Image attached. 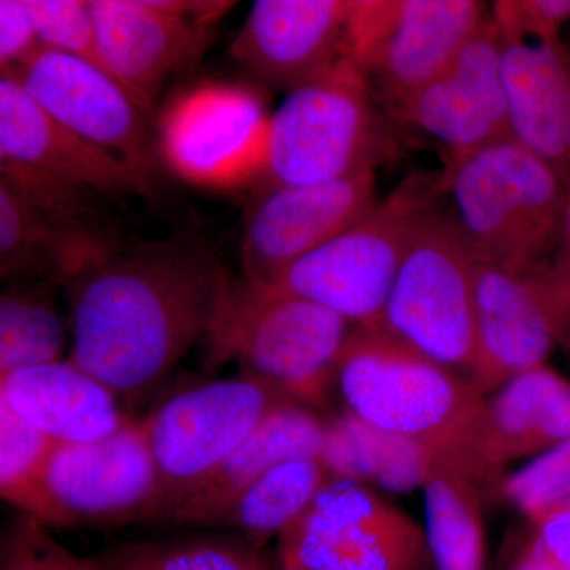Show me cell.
I'll return each mask as SVG.
<instances>
[{
	"label": "cell",
	"instance_id": "6da1fadb",
	"mask_svg": "<svg viewBox=\"0 0 570 570\" xmlns=\"http://www.w3.org/2000/svg\"><path fill=\"white\" fill-rule=\"evenodd\" d=\"M230 284L193 243L116 249L66 285L70 360L121 401L145 396L208 336Z\"/></svg>",
	"mask_w": 570,
	"mask_h": 570
},
{
	"label": "cell",
	"instance_id": "7a4b0ae2",
	"mask_svg": "<svg viewBox=\"0 0 570 570\" xmlns=\"http://www.w3.org/2000/svg\"><path fill=\"white\" fill-rule=\"evenodd\" d=\"M336 389L346 412L367 425L422 442L438 455H469L483 464L487 396L471 379L382 326H355L337 366Z\"/></svg>",
	"mask_w": 570,
	"mask_h": 570
},
{
	"label": "cell",
	"instance_id": "3957f363",
	"mask_svg": "<svg viewBox=\"0 0 570 570\" xmlns=\"http://www.w3.org/2000/svg\"><path fill=\"white\" fill-rule=\"evenodd\" d=\"M355 325L326 307L264 284H230L212 332V363L236 358L242 376L285 401L324 407Z\"/></svg>",
	"mask_w": 570,
	"mask_h": 570
},
{
	"label": "cell",
	"instance_id": "277c9868",
	"mask_svg": "<svg viewBox=\"0 0 570 570\" xmlns=\"http://www.w3.org/2000/svg\"><path fill=\"white\" fill-rule=\"evenodd\" d=\"M450 174L406 176L370 213L332 242L264 284L309 299L355 326H382L385 305L409 247L449 195Z\"/></svg>",
	"mask_w": 570,
	"mask_h": 570
},
{
	"label": "cell",
	"instance_id": "5b68a950",
	"mask_svg": "<svg viewBox=\"0 0 570 570\" xmlns=\"http://www.w3.org/2000/svg\"><path fill=\"white\" fill-rule=\"evenodd\" d=\"M387 116L346 58L287 92L272 112L257 193L376 171L395 151Z\"/></svg>",
	"mask_w": 570,
	"mask_h": 570
},
{
	"label": "cell",
	"instance_id": "8992f818",
	"mask_svg": "<svg viewBox=\"0 0 570 570\" xmlns=\"http://www.w3.org/2000/svg\"><path fill=\"white\" fill-rule=\"evenodd\" d=\"M448 170L455 219L475 257L524 273L550 257L570 204L553 168L508 138Z\"/></svg>",
	"mask_w": 570,
	"mask_h": 570
},
{
	"label": "cell",
	"instance_id": "52a82bcc",
	"mask_svg": "<svg viewBox=\"0 0 570 570\" xmlns=\"http://www.w3.org/2000/svg\"><path fill=\"white\" fill-rule=\"evenodd\" d=\"M0 183L55 223L97 225L99 195L145 194L126 167L33 102L18 78H0Z\"/></svg>",
	"mask_w": 570,
	"mask_h": 570
},
{
	"label": "cell",
	"instance_id": "ba28073f",
	"mask_svg": "<svg viewBox=\"0 0 570 570\" xmlns=\"http://www.w3.org/2000/svg\"><path fill=\"white\" fill-rule=\"evenodd\" d=\"M480 0H352L344 58L385 116L436 78L489 21Z\"/></svg>",
	"mask_w": 570,
	"mask_h": 570
},
{
	"label": "cell",
	"instance_id": "9c48e42d",
	"mask_svg": "<svg viewBox=\"0 0 570 570\" xmlns=\"http://www.w3.org/2000/svg\"><path fill=\"white\" fill-rule=\"evenodd\" d=\"M474 266L455 216L439 209L409 247L382 317V328L468 379L475 366Z\"/></svg>",
	"mask_w": 570,
	"mask_h": 570
},
{
	"label": "cell",
	"instance_id": "30bf717a",
	"mask_svg": "<svg viewBox=\"0 0 570 570\" xmlns=\"http://www.w3.org/2000/svg\"><path fill=\"white\" fill-rule=\"evenodd\" d=\"M269 121L264 96L245 82L208 80L183 89L157 118L165 167L190 186L235 190L264 171Z\"/></svg>",
	"mask_w": 570,
	"mask_h": 570
},
{
	"label": "cell",
	"instance_id": "8fae6325",
	"mask_svg": "<svg viewBox=\"0 0 570 570\" xmlns=\"http://www.w3.org/2000/svg\"><path fill=\"white\" fill-rule=\"evenodd\" d=\"M281 401L262 382L239 376L184 390L142 420L159 474L149 521L164 523Z\"/></svg>",
	"mask_w": 570,
	"mask_h": 570
},
{
	"label": "cell",
	"instance_id": "7c38bea8",
	"mask_svg": "<svg viewBox=\"0 0 570 570\" xmlns=\"http://www.w3.org/2000/svg\"><path fill=\"white\" fill-rule=\"evenodd\" d=\"M277 540L279 564L306 570H438L425 528L355 480H330Z\"/></svg>",
	"mask_w": 570,
	"mask_h": 570
},
{
	"label": "cell",
	"instance_id": "4fadbf2b",
	"mask_svg": "<svg viewBox=\"0 0 570 570\" xmlns=\"http://www.w3.org/2000/svg\"><path fill=\"white\" fill-rule=\"evenodd\" d=\"M232 2L91 0L100 67L146 116L171 75L197 61Z\"/></svg>",
	"mask_w": 570,
	"mask_h": 570
},
{
	"label": "cell",
	"instance_id": "5bb4252c",
	"mask_svg": "<svg viewBox=\"0 0 570 570\" xmlns=\"http://www.w3.org/2000/svg\"><path fill=\"white\" fill-rule=\"evenodd\" d=\"M392 121L438 142L448 168L512 138L501 39L490 18L436 78L390 112Z\"/></svg>",
	"mask_w": 570,
	"mask_h": 570
},
{
	"label": "cell",
	"instance_id": "9a60e30c",
	"mask_svg": "<svg viewBox=\"0 0 570 570\" xmlns=\"http://www.w3.org/2000/svg\"><path fill=\"white\" fill-rule=\"evenodd\" d=\"M11 77L41 110L118 160L148 193L154 164L148 116L102 67L43 48Z\"/></svg>",
	"mask_w": 570,
	"mask_h": 570
},
{
	"label": "cell",
	"instance_id": "2e32d148",
	"mask_svg": "<svg viewBox=\"0 0 570 570\" xmlns=\"http://www.w3.org/2000/svg\"><path fill=\"white\" fill-rule=\"evenodd\" d=\"M377 202L376 171L257 193L239 247L246 281L275 279L362 220Z\"/></svg>",
	"mask_w": 570,
	"mask_h": 570
},
{
	"label": "cell",
	"instance_id": "e0dca14e",
	"mask_svg": "<svg viewBox=\"0 0 570 570\" xmlns=\"http://www.w3.org/2000/svg\"><path fill=\"white\" fill-rule=\"evenodd\" d=\"M47 487L70 528L149 521L159 474L142 420L100 441L56 445Z\"/></svg>",
	"mask_w": 570,
	"mask_h": 570
},
{
	"label": "cell",
	"instance_id": "ac0fdd59",
	"mask_svg": "<svg viewBox=\"0 0 570 570\" xmlns=\"http://www.w3.org/2000/svg\"><path fill=\"white\" fill-rule=\"evenodd\" d=\"M352 0H257L230 43L258 82L291 92L344 59Z\"/></svg>",
	"mask_w": 570,
	"mask_h": 570
},
{
	"label": "cell",
	"instance_id": "d6986e66",
	"mask_svg": "<svg viewBox=\"0 0 570 570\" xmlns=\"http://www.w3.org/2000/svg\"><path fill=\"white\" fill-rule=\"evenodd\" d=\"M475 366L471 381L489 396L510 379L547 365L558 344L542 288L532 272L475 257Z\"/></svg>",
	"mask_w": 570,
	"mask_h": 570
},
{
	"label": "cell",
	"instance_id": "ffe728a7",
	"mask_svg": "<svg viewBox=\"0 0 570 570\" xmlns=\"http://www.w3.org/2000/svg\"><path fill=\"white\" fill-rule=\"evenodd\" d=\"M494 26L512 138L553 168L570 189L569 48L561 39Z\"/></svg>",
	"mask_w": 570,
	"mask_h": 570
},
{
	"label": "cell",
	"instance_id": "44dd1931",
	"mask_svg": "<svg viewBox=\"0 0 570 570\" xmlns=\"http://www.w3.org/2000/svg\"><path fill=\"white\" fill-rule=\"evenodd\" d=\"M326 430L328 423L313 409L281 401L257 430L168 513L164 523L216 527L236 501L277 464L321 455Z\"/></svg>",
	"mask_w": 570,
	"mask_h": 570
},
{
	"label": "cell",
	"instance_id": "7402d4cb",
	"mask_svg": "<svg viewBox=\"0 0 570 570\" xmlns=\"http://www.w3.org/2000/svg\"><path fill=\"white\" fill-rule=\"evenodd\" d=\"M0 401L56 444L100 441L132 420L116 393L71 360L0 376Z\"/></svg>",
	"mask_w": 570,
	"mask_h": 570
},
{
	"label": "cell",
	"instance_id": "603a6c76",
	"mask_svg": "<svg viewBox=\"0 0 570 570\" xmlns=\"http://www.w3.org/2000/svg\"><path fill=\"white\" fill-rule=\"evenodd\" d=\"M570 439V382L543 365L487 396L480 459L491 478Z\"/></svg>",
	"mask_w": 570,
	"mask_h": 570
},
{
	"label": "cell",
	"instance_id": "cb8c5ba5",
	"mask_svg": "<svg viewBox=\"0 0 570 570\" xmlns=\"http://www.w3.org/2000/svg\"><path fill=\"white\" fill-rule=\"evenodd\" d=\"M118 247L99 232L55 223L0 183V276L3 284L69 285Z\"/></svg>",
	"mask_w": 570,
	"mask_h": 570
},
{
	"label": "cell",
	"instance_id": "d4e9b609",
	"mask_svg": "<svg viewBox=\"0 0 570 570\" xmlns=\"http://www.w3.org/2000/svg\"><path fill=\"white\" fill-rule=\"evenodd\" d=\"M489 480L474 456L434 459L422 490L425 534L438 570H487L483 483Z\"/></svg>",
	"mask_w": 570,
	"mask_h": 570
},
{
	"label": "cell",
	"instance_id": "484cf974",
	"mask_svg": "<svg viewBox=\"0 0 570 570\" xmlns=\"http://www.w3.org/2000/svg\"><path fill=\"white\" fill-rule=\"evenodd\" d=\"M436 456L422 442L379 430L344 412L328 423L318 459L333 479L407 493L422 489Z\"/></svg>",
	"mask_w": 570,
	"mask_h": 570
},
{
	"label": "cell",
	"instance_id": "4316f807",
	"mask_svg": "<svg viewBox=\"0 0 570 570\" xmlns=\"http://www.w3.org/2000/svg\"><path fill=\"white\" fill-rule=\"evenodd\" d=\"M332 479L318 456L283 461L246 491L216 527L234 528L262 550L306 512Z\"/></svg>",
	"mask_w": 570,
	"mask_h": 570
},
{
	"label": "cell",
	"instance_id": "83f0119b",
	"mask_svg": "<svg viewBox=\"0 0 570 570\" xmlns=\"http://www.w3.org/2000/svg\"><path fill=\"white\" fill-rule=\"evenodd\" d=\"M55 285H7L0 296V376L61 360L67 330Z\"/></svg>",
	"mask_w": 570,
	"mask_h": 570
},
{
	"label": "cell",
	"instance_id": "f1b7e54d",
	"mask_svg": "<svg viewBox=\"0 0 570 570\" xmlns=\"http://www.w3.org/2000/svg\"><path fill=\"white\" fill-rule=\"evenodd\" d=\"M56 442L0 401V494L20 513L47 527L70 528L47 487Z\"/></svg>",
	"mask_w": 570,
	"mask_h": 570
},
{
	"label": "cell",
	"instance_id": "f546056e",
	"mask_svg": "<svg viewBox=\"0 0 570 570\" xmlns=\"http://www.w3.org/2000/svg\"><path fill=\"white\" fill-rule=\"evenodd\" d=\"M99 558L107 570H273L238 534L116 543Z\"/></svg>",
	"mask_w": 570,
	"mask_h": 570
},
{
	"label": "cell",
	"instance_id": "4dcf8cb0",
	"mask_svg": "<svg viewBox=\"0 0 570 570\" xmlns=\"http://www.w3.org/2000/svg\"><path fill=\"white\" fill-rule=\"evenodd\" d=\"M499 493L528 523L570 501V439L499 480Z\"/></svg>",
	"mask_w": 570,
	"mask_h": 570
},
{
	"label": "cell",
	"instance_id": "1f68e13d",
	"mask_svg": "<svg viewBox=\"0 0 570 570\" xmlns=\"http://www.w3.org/2000/svg\"><path fill=\"white\" fill-rule=\"evenodd\" d=\"M0 570H107L99 554L81 557L56 540L50 527L20 513L2 535Z\"/></svg>",
	"mask_w": 570,
	"mask_h": 570
},
{
	"label": "cell",
	"instance_id": "d6a6232c",
	"mask_svg": "<svg viewBox=\"0 0 570 570\" xmlns=\"http://www.w3.org/2000/svg\"><path fill=\"white\" fill-rule=\"evenodd\" d=\"M45 50L100 67L91 0H26Z\"/></svg>",
	"mask_w": 570,
	"mask_h": 570
},
{
	"label": "cell",
	"instance_id": "836d02e7",
	"mask_svg": "<svg viewBox=\"0 0 570 570\" xmlns=\"http://www.w3.org/2000/svg\"><path fill=\"white\" fill-rule=\"evenodd\" d=\"M43 50L26 0H0V69L18 75Z\"/></svg>",
	"mask_w": 570,
	"mask_h": 570
},
{
	"label": "cell",
	"instance_id": "e575fe53",
	"mask_svg": "<svg viewBox=\"0 0 570 570\" xmlns=\"http://www.w3.org/2000/svg\"><path fill=\"white\" fill-rule=\"evenodd\" d=\"M530 535L570 568V501L530 523Z\"/></svg>",
	"mask_w": 570,
	"mask_h": 570
},
{
	"label": "cell",
	"instance_id": "d590c367",
	"mask_svg": "<svg viewBox=\"0 0 570 570\" xmlns=\"http://www.w3.org/2000/svg\"><path fill=\"white\" fill-rule=\"evenodd\" d=\"M532 272L550 294H560L570 288V204L553 253Z\"/></svg>",
	"mask_w": 570,
	"mask_h": 570
},
{
	"label": "cell",
	"instance_id": "8d00e7d4",
	"mask_svg": "<svg viewBox=\"0 0 570 570\" xmlns=\"http://www.w3.org/2000/svg\"><path fill=\"white\" fill-rule=\"evenodd\" d=\"M509 570H570L560 560L542 549L530 534L523 539L513 554Z\"/></svg>",
	"mask_w": 570,
	"mask_h": 570
},
{
	"label": "cell",
	"instance_id": "74e56055",
	"mask_svg": "<svg viewBox=\"0 0 570 570\" xmlns=\"http://www.w3.org/2000/svg\"><path fill=\"white\" fill-rule=\"evenodd\" d=\"M539 285L542 288L543 296H546L547 305H549L551 318H553L558 344L570 348V288L560 292V294H550L542 287V284L539 283Z\"/></svg>",
	"mask_w": 570,
	"mask_h": 570
},
{
	"label": "cell",
	"instance_id": "f35d334b",
	"mask_svg": "<svg viewBox=\"0 0 570 570\" xmlns=\"http://www.w3.org/2000/svg\"><path fill=\"white\" fill-rule=\"evenodd\" d=\"M277 570H306V569L296 568V566L279 564V569H277Z\"/></svg>",
	"mask_w": 570,
	"mask_h": 570
}]
</instances>
